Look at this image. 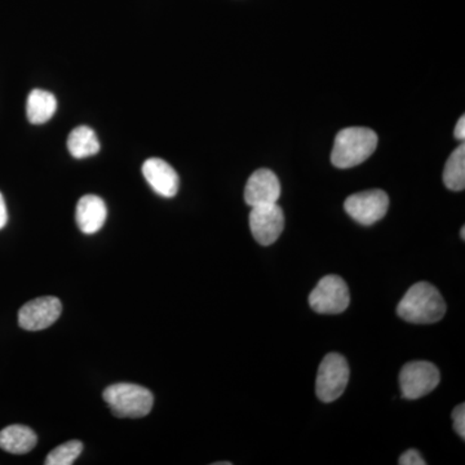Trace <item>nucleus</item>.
<instances>
[{
	"instance_id": "nucleus-1",
	"label": "nucleus",
	"mask_w": 465,
	"mask_h": 465,
	"mask_svg": "<svg viewBox=\"0 0 465 465\" xmlns=\"http://www.w3.org/2000/svg\"><path fill=\"white\" fill-rule=\"evenodd\" d=\"M397 313L406 322L436 323L445 316L446 302L433 284L419 282L407 291L397 307Z\"/></svg>"
},
{
	"instance_id": "nucleus-2",
	"label": "nucleus",
	"mask_w": 465,
	"mask_h": 465,
	"mask_svg": "<svg viewBox=\"0 0 465 465\" xmlns=\"http://www.w3.org/2000/svg\"><path fill=\"white\" fill-rule=\"evenodd\" d=\"M378 134L370 128L349 127L336 134L331 162L336 168H351L363 163L378 148Z\"/></svg>"
},
{
	"instance_id": "nucleus-3",
	"label": "nucleus",
	"mask_w": 465,
	"mask_h": 465,
	"mask_svg": "<svg viewBox=\"0 0 465 465\" xmlns=\"http://www.w3.org/2000/svg\"><path fill=\"white\" fill-rule=\"evenodd\" d=\"M104 401L118 418L139 419L149 415L154 405L152 391L130 382H118L104 391Z\"/></svg>"
},
{
	"instance_id": "nucleus-4",
	"label": "nucleus",
	"mask_w": 465,
	"mask_h": 465,
	"mask_svg": "<svg viewBox=\"0 0 465 465\" xmlns=\"http://www.w3.org/2000/svg\"><path fill=\"white\" fill-rule=\"evenodd\" d=\"M347 360L339 353H330L323 358L318 369L316 393L322 402H333L344 393L349 382Z\"/></svg>"
},
{
	"instance_id": "nucleus-5",
	"label": "nucleus",
	"mask_w": 465,
	"mask_h": 465,
	"mask_svg": "<svg viewBox=\"0 0 465 465\" xmlns=\"http://www.w3.org/2000/svg\"><path fill=\"white\" fill-rule=\"evenodd\" d=\"M351 302L348 284L339 275H326L309 295V305L316 313L341 314Z\"/></svg>"
},
{
	"instance_id": "nucleus-6",
	"label": "nucleus",
	"mask_w": 465,
	"mask_h": 465,
	"mask_svg": "<svg viewBox=\"0 0 465 465\" xmlns=\"http://www.w3.org/2000/svg\"><path fill=\"white\" fill-rule=\"evenodd\" d=\"M440 381L439 369L427 361L407 363L400 372L401 393L406 400H419L427 396L436 390Z\"/></svg>"
},
{
	"instance_id": "nucleus-7",
	"label": "nucleus",
	"mask_w": 465,
	"mask_h": 465,
	"mask_svg": "<svg viewBox=\"0 0 465 465\" xmlns=\"http://www.w3.org/2000/svg\"><path fill=\"white\" fill-rule=\"evenodd\" d=\"M345 211L354 222L372 225L387 215L390 197L381 189L357 193L345 200Z\"/></svg>"
},
{
	"instance_id": "nucleus-8",
	"label": "nucleus",
	"mask_w": 465,
	"mask_h": 465,
	"mask_svg": "<svg viewBox=\"0 0 465 465\" xmlns=\"http://www.w3.org/2000/svg\"><path fill=\"white\" fill-rule=\"evenodd\" d=\"M63 312L60 299L43 296L26 302L18 312V324L27 331H39L52 326Z\"/></svg>"
},
{
	"instance_id": "nucleus-9",
	"label": "nucleus",
	"mask_w": 465,
	"mask_h": 465,
	"mask_svg": "<svg viewBox=\"0 0 465 465\" xmlns=\"http://www.w3.org/2000/svg\"><path fill=\"white\" fill-rule=\"evenodd\" d=\"M250 228L253 238L262 246H271L282 234L284 215L277 203L252 207L250 213Z\"/></svg>"
},
{
	"instance_id": "nucleus-10",
	"label": "nucleus",
	"mask_w": 465,
	"mask_h": 465,
	"mask_svg": "<svg viewBox=\"0 0 465 465\" xmlns=\"http://www.w3.org/2000/svg\"><path fill=\"white\" fill-rule=\"evenodd\" d=\"M281 197V183L277 174L268 168H260L251 174L244 189V201L251 207L277 203Z\"/></svg>"
},
{
	"instance_id": "nucleus-11",
	"label": "nucleus",
	"mask_w": 465,
	"mask_h": 465,
	"mask_svg": "<svg viewBox=\"0 0 465 465\" xmlns=\"http://www.w3.org/2000/svg\"><path fill=\"white\" fill-rule=\"evenodd\" d=\"M143 174L153 191L164 198H173L179 192V174L161 158H150L143 164Z\"/></svg>"
},
{
	"instance_id": "nucleus-12",
	"label": "nucleus",
	"mask_w": 465,
	"mask_h": 465,
	"mask_svg": "<svg viewBox=\"0 0 465 465\" xmlns=\"http://www.w3.org/2000/svg\"><path fill=\"white\" fill-rule=\"evenodd\" d=\"M108 208L105 202L94 194L84 195L79 200L75 210V222L84 234H94L105 224Z\"/></svg>"
},
{
	"instance_id": "nucleus-13",
	"label": "nucleus",
	"mask_w": 465,
	"mask_h": 465,
	"mask_svg": "<svg viewBox=\"0 0 465 465\" xmlns=\"http://www.w3.org/2000/svg\"><path fill=\"white\" fill-rule=\"evenodd\" d=\"M36 442V434L25 425H9L0 430V449L11 454H27L35 448Z\"/></svg>"
},
{
	"instance_id": "nucleus-14",
	"label": "nucleus",
	"mask_w": 465,
	"mask_h": 465,
	"mask_svg": "<svg viewBox=\"0 0 465 465\" xmlns=\"http://www.w3.org/2000/svg\"><path fill=\"white\" fill-rule=\"evenodd\" d=\"M57 110V100L51 92L34 90L26 103V115L32 124H47Z\"/></svg>"
},
{
	"instance_id": "nucleus-15",
	"label": "nucleus",
	"mask_w": 465,
	"mask_h": 465,
	"mask_svg": "<svg viewBox=\"0 0 465 465\" xmlns=\"http://www.w3.org/2000/svg\"><path fill=\"white\" fill-rule=\"evenodd\" d=\"M67 149L73 157L84 159L100 152V142L92 128L79 125L67 137Z\"/></svg>"
},
{
	"instance_id": "nucleus-16",
	"label": "nucleus",
	"mask_w": 465,
	"mask_h": 465,
	"mask_svg": "<svg viewBox=\"0 0 465 465\" xmlns=\"http://www.w3.org/2000/svg\"><path fill=\"white\" fill-rule=\"evenodd\" d=\"M443 183L452 192H461L465 188V146L461 143L454 150L446 162L443 170Z\"/></svg>"
},
{
	"instance_id": "nucleus-17",
	"label": "nucleus",
	"mask_w": 465,
	"mask_h": 465,
	"mask_svg": "<svg viewBox=\"0 0 465 465\" xmlns=\"http://www.w3.org/2000/svg\"><path fill=\"white\" fill-rule=\"evenodd\" d=\"M84 443L78 440H69L52 450L45 458V465H70L74 463L84 451Z\"/></svg>"
},
{
	"instance_id": "nucleus-18",
	"label": "nucleus",
	"mask_w": 465,
	"mask_h": 465,
	"mask_svg": "<svg viewBox=\"0 0 465 465\" xmlns=\"http://www.w3.org/2000/svg\"><path fill=\"white\" fill-rule=\"evenodd\" d=\"M452 419H454V428L457 430L460 439H465V405L461 403L455 407L454 411H452Z\"/></svg>"
},
{
	"instance_id": "nucleus-19",
	"label": "nucleus",
	"mask_w": 465,
	"mask_h": 465,
	"mask_svg": "<svg viewBox=\"0 0 465 465\" xmlns=\"http://www.w3.org/2000/svg\"><path fill=\"white\" fill-rule=\"evenodd\" d=\"M400 465H425L427 464V461L424 460L423 458H421V455L419 454L416 450H407L406 452H403L402 455H401Z\"/></svg>"
},
{
	"instance_id": "nucleus-20",
	"label": "nucleus",
	"mask_w": 465,
	"mask_h": 465,
	"mask_svg": "<svg viewBox=\"0 0 465 465\" xmlns=\"http://www.w3.org/2000/svg\"><path fill=\"white\" fill-rule=\"evenodd\" d=\"M8 222L7 206H5V198L0 193V229L5 228Z\"/></svg>"
},
{
	"instance_id": "nucleus-21",
	"label": "nucleus",
	"mask_w": 465,
	"mask_h": 465,
	"mask_svg": "<svg viewBox=\"0 0 465 465\" xmlns=\"http://www.w3.org/2000/svg\"><path fill=\"white\" fill-rule=\"evenodd\" d=\"M454 134L458 140H460V142H464V139H465V118H464V115H461L460 119H459L457 127H455Z\"/></svg>"
},
{
	"instance_id": "nucleus-22",
	"label": "nucleus",
	"mask_w": 465,
	"mask_h": 465,
	"mask_svg": "<svg viewBox=\"0 0 465 465\" xmlns=\"http://www.w3.org/2000/svg\"><path fill=\"white\" fill-rule=\"evenodd\" d=\"M460 235H461V240H465V228L463 226V228H461V232H460Z\"/></svg>"
},
{
	"instance_id": "nucleus-23",
	"label": "nucleus",
	"mask_w": 465,
	"mask_h": 465,
	"mask_svg": "<svg viewBox=\"0 0 465 465\" xmlns=\"http://www.w3.org/2000/svg\"><path fill=\"white\" fill-rule=\"evenodd\" d=\"M215 465H232V463H229V461H226V463H223V461H220V463H215Z\"/></svg>"
}]
</instances>
